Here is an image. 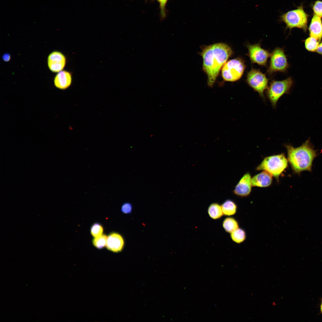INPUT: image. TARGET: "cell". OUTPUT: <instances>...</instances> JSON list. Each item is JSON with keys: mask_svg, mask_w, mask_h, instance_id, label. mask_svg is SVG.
Listing matches in <instances>:
<instances>
[{"mask_svg": "<svg viewBox=\"0 0 322 322\" xmlns=\"http://www.w3.org/2000/svg\"><path fill=\"white\" fill-rule=\"evenodd\" d=\"M10 59V54L6 53L4 54L2 56L3 60L5 62H8L9 61Z\"/></svg>", "mask_w": 322, "mask_h": 322, "instance_id": "26", "label": "cell"}, {"mask_svg": "<svg viewBox=\"0 0 322 322\" xmlns=\"http://www.w3.org/2000/svg\"><path fill=\"white\" fill-rule=\"evenodd\" d=\"M223 215L230 216L235 215L236 213L237 206L236 203L230 199L225 200L221 205Z\"/></svg>", "mask_w": 322, "mask_h": 322, "instance_id": "16", "label": "cell"}, {"mask_svg": "<svg viewBox=\"0 0 322 322\" xmlns=\"http://www.w3.org/2000/svg\"><path fill=\"white\" fill-rule=\"evenodd\" d=\"M208 212L209 216L213 219H219L224 215L221 205L217 202H214L210 205Z\"/></svg>", "mask_w": 322, "mask_h": 322, "instance_id": "17", "label": "cell"}, {"mask_svg": "<svg viewBox=\"0 0 322 322\" xmlns=\"http://www.w3.org/2000/svg\"><path fill=\"white\" fill-rule=\"evenodd\" d=\"M320 310L321 313L322 314V300L321 301V306H320Z\"/></svg>", "mask_w": 322, "mask_h": 322, "instance_id": "28", "label": "cell"}, {"mask_svg": "<svg viewBox=\"0 0 322 322\" xmlns=\"http://www.w3.org/2000/svg\"><path fill=\"white\" fill-rule=\"evenodd\" d=\"M285 147L287 160L294 173L300 174L304 171H311L313 161L318 154L309 139L298 147L295 148L290 145H286Z\"/></svg>", "mask_w": 322, "mask_h": 322, "instance_id": "2", "label": "cell"}, {"mask_svg": "<svg viewBox=\"0 0 322 322\" xmlns=\"http://www.w3.org/2000/svg\"><path fill=\"white\" fill-rule=\"evenodd\" d=\"M319 41L310 37L307 38L305 42V48L308 51L314 52L316 50L319 45Z\"/></svg>", "mask_w": 322, "mask_h": 322, "instance_id": "21", "label": "cell"}, {"mask_svg": "<svg viewBox=\"0 0 322 322\" xmlns=\"http://www.w3.org/2000/svg\"><path fill=\"white\" fill-rule=\"evenodd\" d=\"M252 186L260 187H267L272 182V176L268 172L263 171L251 178Z\"/></svg>", "mask_w": 322, "mask_h": 322, "instance_id": "14", "label": "cell"}, {"mask_svg": "<svg viewBox=\"0 0 322 322\" xmlns=\"http://www.w3.org/2000/svg\"><path fill=\"white\" fill-rule=\"evenodd\" d=\"M104 229L102 225L99 222H95L93 224L90 228V233L94 237L100 236L103 234Z\"/></svg>", "mask_w": 322, "mask_h": 322, "instance_id": "22", "label": "cell"}, {"mask_svg": "<svg viewBox=\"0 0 322 322\" xmlns=\"http://www.w3.org/2000/svg\"><path fill=\"white\" fill-rule=\"evenodd\" d=\"M222 226L225 231L230 233L239 227V223L234 218L229 217L225 218L223 221Z\"/></svg>", "mask_w": 322, "mask_h": 322, "instance_id": "18", "label": "cell"}, {"mask_svg": "<svg viewBox=\"0 0 322 322\" xmlns=\"http://www.w3.org/2000/svg\"><path fill=\"white\" fill-rule=\"evenodd\" d=\"M293 84L290 77L281 81L273 80L267 88V95L273 108L276 107L279 99L289 93Z\"/></svg>", "mask_w": 322, "mask_h": 322, "instance_id": "5", "label": "cell"}, {"mask_svg": "<svg viewBox=\"0 0 322 322\" xmlns=\"http://www.w3.org/2000/svg\"><path fill=\"white\" fill-rule=\"evenodd\" d=\"M270 65L267 70L270 75L277 72H284L288 67L287 57L283 49L277 47L271 53Z\"/></svg>", "mask_w": 322, "mask_h": 322, "instance_id": "8", "label": "cell"}, {"mask_svg": "<svg viewBox=\"0 0 322 322\" xmlns=\"http://www.w3.org/2000/svg\"><path fill=\"white\" fill-rule=\"evenodd\" d=\"M288 162L283 153L271 156L265 158L256 170L267 171L278 179L280 175L287 167Z\"/></svg>", "mask_w": 322, "mask_h": 322, "instance_id": "3", "label": "cell"}, {"mask_svg": "<svg viewBox=\"0 0 322 322\" xmlns=\"http://www.w3.org/2000/svg\"><path fill=\"white\" fill-rule=\"evenodd\" d=\"M245 68L244 62L240 58L230 60L226 62L222 68V76L226 81H236L242 77Z\"/></svg>", "mask_w": 322, "mask_h": 322, "instance_id": "6", "label": "cell"}, {"mask_svg": "<svg viewBox=\"0 0 322 322\" xmlns=\"http://www.w3.org/2000/svg\"><path fill=\"white\" fill-rule=\"evenodd\" d=\"M147 0V1H148V0Z\"/></svg>", "mask_w": 322, "mask_h": 322, "instance_id": "29", "label": "cell"}, {"mask_svg": "<svg viewBox=\"0 0 322 322\" xmlns=\"http://www.w3.org/2000/svg\"><path fill=\"white\" fill-rule=\"evenodd\" d=\"M230 236L234 242L240 244L245 240L246 234L244 229L239 227L230 233Z\"/></svg>", "mask_w": 322, "mask_h": 322, "instance_id": "19", "label": "cell"}, {"mask_svg": "<svg viewBox=\"0 0 322 322\" xmlns=\"http://www.w3.org/2000/svg\"><path fill=\"white\" fill-rule=\"evenodd\" d=\"M251 177L250 173L245 174L240 180L233 191L234 194L244 197L249 195L251 191Z\"/></svg>", "mask_w": 322, "mask_h": 322, "instance_id": "12", "label": "cell"}, {"mask_svg": "<svg viewBox=\"0 0 322 322\" xmlns=\"http://www.w3.org/2000/svg\"><path fill=\"white\" fill-rule=\"evenodd\" d=\"M66 63L65 56L61 52L54 51L47 58V65L50 70L53 72H58L64 68Z\"/></svg>", "mask_w": 322, "mask_h": 322, "instance_id": "10", "label": "cell"}, {"mask_svg": "<svg viewBox=\"0 0 322 322\" xmlns=\"http://www.w3.org/2000/svg\"><path fill=\"white\" fill-rule=\"evenodd\" d=\"M233 53L231 47L223 43L214 44L203 48L201 55L208 86H213L221 68Z\"/></svg>", "mask_w": 322, "mask_h": 322, "instance_id": "1", "label": "cell"}, {"mask_svg": "<svg viewBox=\"0 0 322 322\" xmlns=\"http://www.w3.org/2000/svg\"><path fill=\"white\" fill-rule=\"evenodd\" d=\"M124 245V238L119 233L112 232L107 236L106 247L109 250L118 253L122 251Z\"/></svg>", "mask_w": 322, "mask_h": 322, "instance_id": "11", "label": "cell"}, {"mask_svg": "<svg viewBox=\"0 0 322 322\" xmlns=\"http://www.w3.org/2000/svg\"><path fill=\"white\" fill-rule=\"evenodd\" d=\"M309 30L310 37L318 41L322 37V23L321 18L314 15L311 20Z\"/></svg>", "mask_w": 322, "mask_h": 322, "instance_id": "15", "label": "cell"}, {"mask_svg": "<svg viewBox=\"0 0 322 322\" xmlns=\"http://www.w3.org/2000/svg\"><path fill=\"white\" fill-rule=\"evenodd\" d=\"M72 76L69 72L62 70L55 75L54 80V84L57 88L64 90L69 88L72 82Z\"/></svg>", "mask_w": 322, "mask_h": 322, "instance_id": "13", "label": "cell"}, {"mask_svg": "<svg viewBox=\"0 0 322 322\" xmlns=\"http://www.w3.org/2000/svg\"><path fill=\"white\" fill-rule=\"evenodd\" d=\"M308 18V15L303 7L300 6L296 9L282 14L279 17V21L285 24L286 29H291L296 27L306 30Z\"/></svg>", "mask_w": 322, "mask_h": 322, "instance_id": "4", "label": "cell"}, {"mask_svg": "<svg viewBox=\"0 0 322 322\" xmlns=\"http://www.w3.org/2000/svg\"><path fill=\"white\" fill-rule=\"evenodd\" d=\"M316 51L318 53L322 55V42L319 44Z\"/></svg>", "mask_w": 322, "mask_h": 322, "instance_id": "27", "label": "cell"}, {"mask_svg": "<svg viewBox=\"0 0 322 322\" xmlns=\"http://www.w3.org/2000/svg\"><path fill=\"white\" fill-rule=\"evenodd\" d=\"M107 236L105 234L103 235L94 238L92 240V243L93 246L98 249H101L106 247Z\"/></svg>", "mask_w": 322, "mask_h": 322, "instance_id": "20", "label": "cell"}, {"mask_svg": "<svg viewBox=\"0 0 322 322\" xmlns=\"http://www.w3.org/2000/svg\"><path fill=\"white\" fill-rule=\"evenodd\" d=\"M313 10L315 15L320 18L322 17V1H316L313 6Z\"/></svg>", "mask_w": 322, "mask_h": 322, "instance_id": "24", "label": "cell"}, {"mask_svg": "<svg viewBox=\"0 0 322 322\" xmlns=\"http://www.w3.org/2000/svg\"><path fill=\"white\" fill-rule=\"evenodd\" d=\"M169 0H152L157 1L159 5L160 15L162 20L164 19L166 17L167 10L166 5Z\"/></svg>", "mask_w": 322, "mask_h": 322, "instance_id": "23", "label": "cell"}, {"mask_svg": "<svg viewBox=\"0 0 322 322\" xmlns=\"http://www.w3.org/2000/svg\"><path fill=\"white\" fill-rule=\"evenodd\" d=\"M121 212L124 214H130L132 210V205L129 202L124 203L121 206Z\"/></svg>", "mask_w": 322, "mask_h": 322, "instance_id": "25", "label": "cell"}, {"mask_svg": "<svg viewBox=\"0 0 322 322\" xmlns=\"http://www.w3.org/2000/svg\"><path fill=\"white\" fill-rule=\"evenodd\" d=\"M247 47L248 50V55L252 63L261 66L266 65L267 60L271 53L262 48L259 43L248 44Z\"/></svg>", "mask_w": 322, "mask_h": 322, "instance_id": "9", "label": "cell"}, {"mask_svg": "<svg viewBox=\"0 0 322 322\" xmlns=\"http://www.w3.org/2000/svg\"><path fill=\"white\" fill-rule=\"evenodd\" d=\"M246 82L248 85L258 93L264 100V92L267 89L268 79L259 70L252 69L247 73Z\"/></svg>", "mask_w": 322, "mask_h": 322, "instance_id": "7", "label": "cell"}]
</instances>
